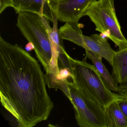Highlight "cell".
Returning <instances> with one entry per match:
<instances>
[{"label":"cell","mask_w":127,"mask_h":127,"mask_svg":"<svg viewBox=\"0 0 127 127\" xmlns=\"http://www.w3.org/2000/svg\"><path fill=\"white\" fill-rule=\"evenodd\" d=\"M37 61L23 47L0 37V97L18 126L32 127L48 119L54 107Z\"/></svg>","instance_id":"1"},{"label":"cell","mask_w":127,"mask_h":127,"mask_svg":"<svg viewBox=\"0 0 127 127\" xmlns=\"http://www.w3.org/2000/svg\"><path fill=\"white\" fill-rule=\"evenodd\" d=\"M49 20L42 15L31 12L18 14L17 27L24 37L32 44L36 56L46 71L45 80L50 88L56 85L59 70L53 63L52 45L48 32Z\"/></svg>","instance_id":"2"},{"label":"cell","mask_w":127,"mask_h":127,"mask_svg":"<svg viewBox=\"0 0 127 127\" xmlns=\"http://www.w3.org/2000/svg\"><path fill=\"white\" fill-rule=\"evenodd\" d=\"M84 58L82 61L71 59L73 69L78 88L103 108L118 98L119 95L112 93L93 65L87 62Z\"/></svg>","instance_id":"3"},{"label":"cell","mask_w":127,"mask_h":127,"mask_svg":"<svg viewBox=\"0 0 127 127\" xmlns=\"http://www.w3.org/2000/svg\"><path fill=\"white\" fill-rule=\"evenodd\" d=\"M114 0H98L93 2L83 16L89 17L95 30L112 40L119 50L127 48V40L123 34L117 18Z\"/></svg>","instance_id":"4"},{"label":"cell","mask_w":127,"mask_h":127,"mask_svg":"<svg viewBox=\"0 0 127 127\" xmlns=\"http://www.w3.org/2000/svg\"><path fill=\"white\" fill-rule=\"evenodd\" d=\"M68 86L69 99L73 105L78 125L81 127H107L104 108L78 86Z\"/></svg>","instance_id":"5"},{"label":"cell","mask_w":127,"mask_h":127,"mask_svg":"<svg viewBox=\"0 0 127 127\" xmlns=\"http://www.w3.org/2000/svg\"><path fill=\"white\" fill-rule=\"evenodd\" d=\"M96 0H60L52 9L58 21L68 22L82 32L78 21L90 6Z\"/></svg>","instance_id":"6"},{"label":"cell","mask_w":127,"mask_h":127,"mask_svg":"<svg viewBox=\"0 0 127 127\" xmlns=\"http://www.w3.org/2000/svg\"><path fill=\"white\" fill-rule=\"evenodd\" d=\"M13 2L16 14L24 12L34 13L54 22L55 17L46 0H13Z\"/></svg>","instance_id":"7"},{"label":"cell","mask_w":127,"mask_h":127,"mask_svg":"<svg viewBox=\"0 0 127 127\" xmlns=\"http://www.w3.org/2000/svg\"><path fill=\"white\" fill-rule=\"evenodd\" d=\"M83 37L87 50H90L101 56L112 66L116 51L111 48L106 38L98 34H92L90 36L83 35Z\"/></svg>","instance_id":"8"},{"label":"cell","mask_w":127,"mask_h":127,"mask_svg":"<svg viewBox=\"0 0 127 127\" xmlns=\"http://www.w3.org/2000/svg\"><path fill=\"white\" fill-rule=\"evenodd\" d=\"M86 58H88L95 67L103 78L106 87L115 92L118 91V82L102 62V57L95 54L91 51L85 50Z\"/></svg>","instance_id":"9"},{"label":"cell","mask_w":127,"mask_h":127,"mask_svg":"<svg viewBox=\"0 0 127 127\" xmlns=\"http://www.w3.org/2000/svg\"><path fill=\"white\" fill-rule=\"evenodd\" d=\"M112 67V75L118 84L127 83V48L116 52Z\"/></svg>","instance_id":"10"},{"label":"cell","mask_w":127,"mask_h":127,"mask_svg":"<svg viewBox=\"0 0 127 127\" xmlns=\"http://www.w3.org/2000/svg\"><path fill=\"white\" fill-rule=\"evenodd\" d=\"M107 127H127V119L114 100L104 108Z\"/></svg>","instance_id":"11"},{"label":"cell","mask_w":127,"mask_h":127,"mask_svg":"<svg viewBox=\"0 0 127 127\" xmlns=\"http://www.w3.org/2000/svg\"><path fill=\"white\" fill-rule=\"evenodd\" d=\"M58 20L55 17L53 24V27L50 26L48 27V32L52 45L53 54V63L57 69H58V61L60 56L67 54L63 43V39L60 37L58 28Z\"/></svg>","instance_id":"12"},{"label":"cell","mask_w":127,"mask_h":127,"mask_svg":"<svg viewBox=\"0 0 127 127\" xmlns=\"http://www.w3.org/2000/svg\"><path fill=\"white\" fill-rule=\"evenodd\" d=\"M59 32L60 37L63 40L72 41L85 49H87V46L84 41L82 32L78 31L69 23H66L59 30Z\"/></svg>","instance_id":"13"},{"label":"cell","mask_w":127,"mask_h":127,"mask_svg":"<svg viewBox=\"0 0 127 127\" xmlns=\"http://www.w3.org/2000/svg\"><path fill=\"white\" fill-rule=\"evenodd\" d=\"M116 101L120 107L127 119V98H120L118 96Z\"/></svg>","instance_id":"14"},{"label":"cell","mask_w":127,"mask_h":127,"mask_svg":"<svg viewBox=\"0 0 127 127\" xmlns=\"http://www.w3.org/2000/svg\"><path fill=\"white\" fill-rule=\"evenodd\" d=\"M9 7L14 8L13 0H0V14Z\"/></svg>","instance_id":"15"},{"label":"cell","mask_w":127,"mask_h":127,"mask_svg":"<svg viewBox=\"0 0 127 127\" xmlns=\"http://www.w3.org/2000/svg\"><path fill=\"white\" fill-rule=\"evenodd\" d=\"M120 98H127V83L120 85L118 86L117 92Z\"/></svg>","instance_id":"16"},{"label":"cell","mask_w":127,"mask_h":127,"mask_svg":"<svg viewBox=\"0 0 127 127\" xmlns=\"http://www.w3.org/2000/svg\"><path fill=\"white\" fill-rule=\"evenodd\" d=\"M59 0H46L52 10Z\"/></svg>","instance_id":"17"}]
</instances>
